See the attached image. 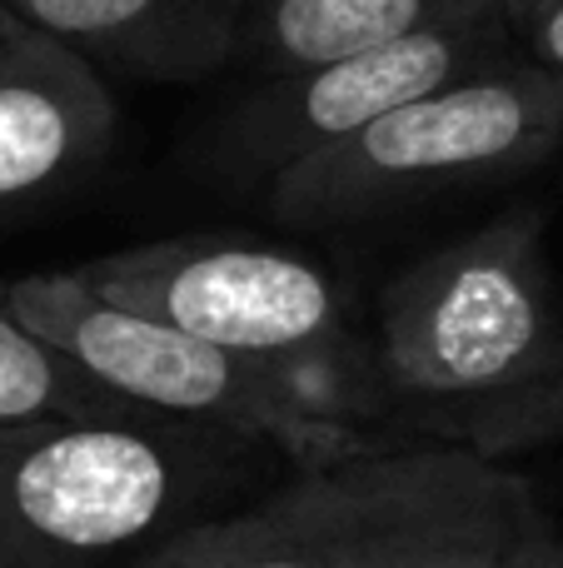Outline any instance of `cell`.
<instances>
[{"label": "cell", "mask_w": 563, "mask_h": 568, "mask_svg": "<svg viewBox=\"0 0 563 568\" xmlns=\"http://www.w3.org/2000/svg\"><path fill=\"white\" fill-rule=\"evenodd\" d=\"M115 135L120 105L95 65L25 26L0 50V225L75 190Z\"/></svg>", "instance_id": "obj_8"}, {"label": "cell", "mask_w": 563, "mask_h": 568, "mask_svg": "<svg viewBox=\"0 0 563 568\" xmlns=\"http://www.w3.org/2000/svg\"><path fill=\"white\" fill-rule=\"evenodd\" d=\"M494 568H563V534L544 519V509L529 514V524L514 534V544Z\"/></svg>", "instance_id": "obj_14"}, {"label": "cell", "mask_w": 563, "mask_h": 568, "mask_svg": "<svg viewBox=\"0 0 563 568\" xmlns=\"http://www.w3.org/2000/svg\"><path fill=\"white\" fill-rule=\"evenodd\" d=\"M20 30H25V20H20V16H16V10H10V6H6V0H0V50H6V45H10V40H16V36H20Z\"/></svg>", "instance_id": "obj_15"}, {"label": "cell", "mask_w": 563, "mask_h": 568, "mask_svg": "<svg viewBox=\"0 0 563 568\" xmlns=\"http://www.w3.org/2000/svg\"><path fill=\"white\" fill-rule=\"evenodd\" d=\"M509 26L534 65L563 75V0H509Z\"/></svg>", "instance_id": "obj_13"}, {"label": "cell", "mask_w": 563, "mask_h": 568, "mask_svg": "<svg viewBox=\"0 0 563 568\" xmlns=\"http://www.w3.org/2000/svg\"><path fill=\"white\" fill-rule=\"evenodd\" d=\"M563 354V304L539 210H514L389 280L369 349L365 429L529 389Z\"/></svg>", "instance_id": "obj_2"}, {"label": "cell", "mask_w": 563, "mask_h": 568, "mask_svg": "<svg viewBox=\"0 0 563 568\" xmlns=\"http://www.w3.org/2000/svg\"><path fill=\"white\" fill-rule=\"evenodd\" d=\"M389 439L449 444V449H469L484 454V459H509V454L563 444V354L554 369L544 379H534L529 389L499 394V399L484 404H464V409L414 414V419L395 424Z\"/></svg>", "instance_id": "obj_12"}, {"label": "cell", "mask_w": 563, "mask_h": 568, "mask_svg": "<svg viewBox=\"0 0 563 568\" xmlns=\"http://www.w3.org/2000/svg\"><path fill=\"white\" fill-rule=\"evenodd\" d=\"M489 10L509 16V0H255L245 50L279 75Z\"/></svg>", "instance_id": "obj_10"}, {"label": "cell", "mask_w": 563, "mask_h": 568, "mask_svg": "<svg viewBox=\"0 0 563 568\" xmlns=\"http://www.w3.org/2000/svg\"><path fill=\"white\" fill-rule=\"evenodd\" d=\"M519 50L504 10L449 26H429L355 55L325 60L305 70H279L259 90H249L205 140V175L229 190H265L279 170L335 140L355 135L359 125L489 65Z\"/></svg>", "instance_id": "obj_7"}, {"label": "cell", "mask_w": 563, "mask_h": 568, "mask_svg": "<svg viewBox=\"0 0 563 568\" xmlns=\"http://www.w3.org/2000/svg\"><path fill=\"white\" fill-rule=\"evenodd\" d=\"M35 419H130L150 424L155 414L135 409L125 394L80 369L65 349L40 339L16 314L0 280V429ZM170 424V419H165Z\"/></svg>", "instance_id": "obj_11"}, {"label": "cell", "mask_w": 563, "mask_h": 568, "mask_svg": "<svg viewBox=\"0 0 563 568\" xmlns=\"http://www.w3.org/2000/svg\"><path fill=\"white\" fill-rule=\"evenodd\" d=\"M235 434L199 424L35 419L0 429V568H100L205 494Z\"/></svg>", "instance_id": "obj_5"}, {"label": "cell", "mask_w": 563, "mask_h": 568, "mask_svg": "<svg viewBox=\"0 0 563 568\" xmlns=\"http://www.w3.org/2000/svg\"><path fill=\"white\" fill-rule=\"evenodd\" d=\"M559 145L563 75L509 50L295 160L259 195L279 225H359L454 190L514 180Z\"/></svg>", "instance_id": "obj_3"}, {"label": "cell", "mask_w": 563, "mask_h": 568, "mask_svg": "<svg viewBox=\"0 0 563 568\" xmlns=\"http://www.w3.org/2000/svg\"><path fill=\"white\" fill-rule=\"evenodd\" d=\"M6 294L40 339L65 349L80 369L155 419L199 424L245 444H275L299 469L389 444V434L329 414L289 374L105 300L80 270L6 280Z\"/></svg>", "instance_id": "obj_4"}, {"label": "cell", "mask_w": 563, "mask_h": 568, "mask_svg": "<svg viewBox=\"0 0 563 568\" xmlns=\"http://www.w3.org/2000/svg\"><path fill=\"white\" fill-rule=\"evenodd\" d=\"M105 300L259 359L365 429L369 354L355 349L339 284L319 260L255 240H155L75 265Z\"/></svg>", "instance_id": "obj_6"}, {"label": "cell", "mask_w": 563, "mask_h": 568, "mask_svg": "<svg viewBox=\"0 0 563 568\" xmlns=\"http://www.w3.org/2000/svg\"><path fill=\"white\" fill-rule=\"evenodd\" d=\"M534 509L504 459L389 439L190 524L140 568H494Z\"/></svg>", "instance_id": "obj_1"}, {"label": "cell", "mask_w": 563, "mask_h": 568, "mask_svg": "<svg viewBox=\"0 0 563 568\" xmlns=\"http://www.w3.org/2000/svg\"><path fill=\"white\" fill-rule=\"evenodd\" d=\"M30 30L135 80H205L245 50L255 0H6Z\"/></svg>", "instance_id": "obj_9"}]
</instances>
